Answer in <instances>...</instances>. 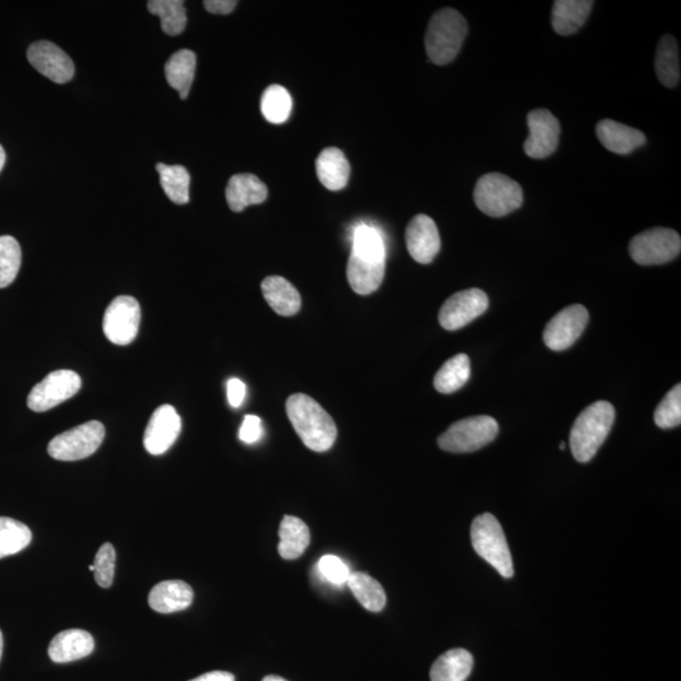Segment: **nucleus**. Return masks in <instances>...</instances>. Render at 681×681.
<instances>
[{
  "label": "nucleus",
  "instance_id": "30",
  "mask_svg": "<svg viewBox=\"0 0 681 681\" xmlns=\"http://www.w3.org/2000/svg\"><path fill=\"white\" fill-rule=\"evenodd\" d=\"M347 586L354 593L356 600L370 612H380L386 605V594L383 586L369 574L351 573Z\"/></svg>",
  "mask_w": 681,
  "mask_h": 681
},
{
  "label": "nucleus",
  "instance_id": "31",
  "mask_svg": "<svg viewBox=\"0 0 681 681\" xmlns=\"http://www.w3.org/2000/svg\"><path fill=\"white\" fill-rule=\"evenodd\" d=\"M156 169L161 177L163 191L169 200L177 205L188 204L191 177L187 169L183 166H168L163 163H158Z\"/></svg>",
  "mask_w": 681,
  "mask_h": 681
},
{
  "label": "nucleus",
  "instance_id": "21",
  "mask_svg": "<svg viewBox=\"0 0 681 681\" xmlns=\"http://www.w3.org/2000/svg\"><path fill=\"white\" fill-rule=\"evenodd\" d=\"M262 292L265 301L275 313L283 317L297 315L302 306L301 294L291 282L278 275L263 280Z\"/></svg>",
  "mask_w": 681,
  "mask_h": 681
},
{
  "label": "nucleus",
  "instance_id": "17",
  "mask_svg": "<svg viewBox=\"0 0 681 681\" xmlns=\"http://www.w3.org/2000/svg\"><path fill=\"white\" fill-rule=\"evenodd\" d=\"M95 649L94 637L84 630H66L53 637L48 656L57 664L71 663L86 658Z\"/></svg>",
  "mask_w": 681,
  "mask_h": 681
},
{
  "label": "nucleus",
  "instance_id": "3",
  "mask_svg": "<svg viewBox=\"0 0 681 681\" xmlns=\"http://www.w3.org/2000/svg\"><path fill=\"white\" fill-rule=\"evenodd\" d=\"M467 32L466 19L456 9L444 8L434 14L425 33L429 60L438 66L452 62L460 53Z\"/></svg>",
  "mask_w": 681,
  "mask_h": 681
},
{
  "label": "nucleus",
  "instance_id": "48",
  "mask_svg": "<svg viewBox=\"0 0 681 681\" xmlns=\"http://www.w3.org/2000/svg\"><path fill=\"white\" fill-rule=\"evenodd\" d=\"M564 448H565V443L564 442L560 443V449H564Z\"/></svg>",
  "mask_w": 681,
  "mask_h": 681
},
{
  "label": "nucleus",
  "instance_id": "12",
  "mask_svg": "<svg viewBox=\"0 0 681 681\" xmlns=\"http://www.w3.org/2000/svg\"><path fill=\"white\" fill-rule=\"evenodd\" d=\"M589 315L586 307L573 304L562 309L544 330V344L553 351L569 349L586 330Z\"/></svg>",
  "mask_w": 681,
  "mask_h": 681
},
{
  "label": "nucleus",
  "instance_id": "4",
  "mask_svg": "<svg viewBox=\"0 0 681 681\" xmlns=\"http://www.w3.org/2000/svg\"><path fill=\"white\" fill-rule=\"evenodd\" d=\"M473 549L502 577L514 576L513 558L499 520L489 513L477 516L471 528Z\"/></svg>",
  "mask_w": 681,
  "mask_h": 681
},
{
  "label": "nucleus",
  "instance_id": "23",
  "mask_svg": "<svg viewBox=\"0 0 681 681\" xmlns=\"http://www.w3.org/2000/svg\"><path fill=\"white\" fill-rule=\"evenodd\" d=\"M318 180L331 191H340L350 180L351 167L341 149H323L316 161Z\"/></svg>",
  "mask_w": 681,
  "mask_h": 681
},
{
  "label": "nucleus",
  "instance_id": "34",
  "mask_svg": "<svg viewBox=\"0 0 681 681\" xmlns=\"http://www.w3.org/2000/svg\"><path fill=\"white\" fill-rule=\"evenodd\" d=\"M293 108V100L291 94L287 89L280 85H270L264 91L262 101H260V109L264 118L272 124L286 123L291 117Z\"/></svg>",
  "mask_w": 681,
  "mask_h": 681
},
{
  "label": "nucleus",
  "instance_id": "19",
  "mask_svg": "<svg viewBox=\"0 0 681 681\" xmlns=\"http://www.w3.org/2000/svg\"><path fill=\"white\" fill-rule=\"evenodd\" d=\"M596 133L603 147L617 154H630L646 142L645 134L640 130L611 119L598 123Z\"/></svg>",
  "mask_w": 681,
  "mask_h": 681
},
{
  "label": "nucleus",
  "instance_id": "33",
  "mask_svg": "<svg viewBox=\"0 0 681 681\" xmlns=\"http://www.w3.org/2000/svg\"><path fill=\"white\" fill-rule=\"evenodd\" d=\"M351 254L361 258L385 262L386 251L383 236L376 227L361 224L352 234Z\"/></svg>",
  "mask_w": 681,
  "mask_h": 681
},
{
  "label": "nucleus",
  "instance_id": "37",
  "mask_svg": "<svg viewBox=\"0 0 681 681\" xmlns=\"http://www.w3.org/2000/svg\"><path fill=\"white\" fill-rule=\"evenodd\" d=\"M655 424L661 429L679 427L681 423V385L674 386L656 408Z\"/></svg>",
  "mask_w": 681,
  "mask_h": 681
},
{
  "label": "nucleus",
  "instance_id": "2",
  "mask_svg": "<svg viewBox=\"0 0 681 681\" xmlns=\"http://www.w3.org/2000/svg\"><path fill=\"white\" fill-rule=\"evenodd\" d=\"M615 408L611 403L596 402L584 409L571 432V449L578 462L592 460L610 434L615 422Z\"/></svg>",
  "mask_w": 681,
  "mask_h": 681
},
{
  "label": "nucleus",
  "instance_id": "6",
  "mask_svg": "<svg viewBox=\"0 0 681 681\" xmlns=\"http://www.w3.org/2000/svg\"><path fill=\"white\" fill-rule=\"evenodd\" d=\"M499 433V424L487 415H478L451 425L438 438V446L451 453H470L494 441Z\"/></svg>",
  "mask_w": 681,
  "mask_h": 681
},
{
  "label": "nucleus",
  "instance_id": "25",
  "mask_svg": "<svg viewBox=\"0 0 681 681\" xmlns=\"http://www.w3.org/2000/svg\"><path fill=\"white\" fill-rule=\"evenodd\" d=\"M279 538L278 552L280 557L287 560L301 557L311 543L308 526L296 516H284L280 523Z\"/></svg>",
  "mask_w": 681,
  "mask_h": 681
},
{
  "label": "nucleus",
  "instance_id": "28",
  "mask_svg": "<svg viewBox=\"0 0 681 681\" xmlns=\"http://www.w3.org/2000/svg\"><path fill=\"white\" fill-rule=\"evenodd\" d=\"M655 71L661 84L675 88L680 82L679 47L671 35L661 38L656 50Z\"/></svg>",
  "mask_w": 681,
  "mask_h": 681
},
{
  "label": "nucleus",
  "instance_id": "35",
  "mask_svg": "<svg viewBox=\"0 0 681 681\" xmlns=\"http://www.w3.org/2000/svg\"><path fill=\"white\" fill-rule=\"evenodd\" d=\"M32 542L27 525L11 518H0V559L22 552Z\"/></svg>",
  "mask_w": 681,
  "mask_h": 681
},
{
  "label": "nucleus",
  "instance_id": "22",
  "mask_svg": "<svg viewBox=\"0 0 681 681\" xmlns=\"http://www.w3.org/2000/svg\"><path fill=\"white\" fill-rule=\"evenodd\" d=\"M193 591L190 584L182 581L158 583L149 593L148 603L158 613H173L186 610L192 605Z\"/></svg>",
  "mask_w": 681,
  "mask_h": 681
},
{
  "label": "nucleus",
  "instance_id": "45",
  "mask_svg": "<svg viewBox=\"0 0 681 681\" xmlns=\"http://www.w3.org/2000/svg\"><path fill=\"white\" fill-rule=\"evenodd\" d=\"M262 681H288V680L280 678V676L277 675H268L265 676V678Z\"/></svg>",
  "mask_w": 681,
  "mask_h": 681
},
{
  "label": "nucleus",
  "instance_id": "9",
  "mask_svg": "<svg viewBox=\"0 0 681 681\" xmlns=\"http://www.w3.org/2000/svg\"><path fill=\"white\" fill-rule=\"evenodd\" d=\"M81 389V378L72 370H57L48 374L28 395V408L45 413L72 398Z\"/></svg>",
  "mask_w": 681,
  "mask_h": 681
},
{
  "label": "nucleus",
  "instance_id": "39",
  "mask_svg": "<svg viewBox=\"0 0 681 681\" xmlns=\"http://www.w3.org/2000/svg\"><path fill=\"white\" fill-rule=\"evenodd\" d=\"M318 571L327 582L335 584V586H345L351 576L349 567L344 560L336 557V555H325L318 562Z\"/></svg>",
  "mask_w": 681,
  "mask_h": 681
},
{
  "label": "nucleus",
  "instance_id": "29",
  "mask_svg": "<svg viewBox=\"0 0 681 681\" xmlns=\"http://www.w3.org/2000/svg\"><path fill=\"white\" fill-rule=\"evenodd\" d=\"M471 376L470 357L458 354L449 359L434 376V388L442 394L456 393Z\"/></svg>",
  "mask_w": 681,
  "mask_h": 681
},
{
  "label": "nucleus",
  "instance_id": "44",
  "mask_svg": "<svg viewBox=\"0 0 681 681\" xmlns=\"http://www.w3.org/2000/svg\"><path fill=\"white\" fill-rule=\"evenodd\" d=\"M4 164H6V152H4L3 147L0 146V172H2Z\"/></svg>",
  "mask_w": 681,
  "mask_h": 681
},
{
  "label": "nucleus",
  "instance_id": "11",
  "mask_svg": "<svg viewBox=\"0 0 681 681\" xmlns=\"http://www.w3.org/2000/svg\"><path fill=\"white\" fill-rule=\"evenodd\" d=\"M489 308V297L478 288L466 289L453 294L439 311V323L447 331L461 330L462 327L484 315Z\"/></svg>",
  "mask_w": 681,
  "mask_h": 681
},
{
  "label": "nucleus",
  "instance_id": "13",
  "mask_svg": "<svg viewBox=\"0 0 681 681\" xmlns=\"http://www.w3.org/2000/svg\"><path fill=\"white\" fill-rule=\"evenodd\" d=\"M529 137L524 151L530 158L544 159L557 151L560 135L559 120L547 109H535L528 115Z\"/></svg>",
  "mask_w": 681,
  "mask_h": 681
},
{
  "label": "nucleus",
  "instance_id": "16",
  "mask_svg": "<svg viewBox=\"0 0 681 681\" xmlns=\"http://www.w3.org/2000/svg\"><path fill=\"white\" fill-rule=\"evenodd\" d=\"M405 240L410 257L420 264L432 263L441 250L438 227L427 215H417L409 222Z\"/></svg>",
  "mask_w": 681,
  "mask_h": 681
},
{
  "label": "nucleus",
  "instance_id": "8",
  "mask_svg": "<svg viewBox=\"0 0 681 681\" xmlns=\"http://www.w3.org/2000/svg\"><path fill=\"white\" fill-rule=\"evenodd\" d=\"M681 239L676 231L654 227L636 235L630 243V255L640 265H660L671 262L680 254Z\"/></svg>",
  "mask_w": 681,
  "mask_h": 681
},
{
  "label": "nucleus",
  "instance_id": "1",
  "mask_svg": "<svg viewBox=\"0 0 681 681\" xmlns=\"http://www.w3.org/2000/svg\"><path fill=\"white\" fill-rule=\"evenodd\" d=\"M286 410L304 446L315 452H326L333 447L337 425L315 399L306 394H293L287 400Z\"/></svg>",
  "mask_w": 681,
  "mask_h": 681
},
{
  "label": "nucleus",
  "instance_id": "41",
  "mask_svg": "<svg viewBox=\"0 0 681 681\" xmlns=\"http://www.w3.org/2000/svg\"><path fill=\"white\" fill-rule=\"evenodd\" d=\"M246 396V386L239 379H230L227 383V400L233 408H240Z\"/></svg>",
  "mask_w": 681,
  "mask_h": 681
},
{
  "label": "nucleus",
  "instance_id": "24",
  "mask_svg": "<svg viewBox=\"0 0 681 681\" xmlns=\"http://www.w3.org/2000/svg\"><path fill=\"white\" fill-rule=\"evenodd\" d=\"M589 0H557L552 11L553 30L560 36H571L586 23L593 8Z\"/></svg>",
  "mask_w": 681,
  "mask_h": 681
},
{
  "label": "nucleus",
  "instance_id": "46",
  "mask_svg": "<svg viewBox=\"0 0 681 681\" xmlns=\"http://www.w3.org/2000/svg\"><path fill=\"white\" fill-rule=\"evenodd\" d=\"M3 646H4L3 635H2V631H0V659H2Z\"/></svg>",
  "mask_w": 681,
  "mask_h": 681
},
{
  "label": "nucleus",
  "instance_id": "10",
  "mask_svg": "<svg viewBox=\"0 0 681 681\" xmlns=\"http://www.w3.org/2000/svg\"><path fill=\"white\" fill-rule=\"evenodd\" d=\"M140 318L142 312L137 299L129 296L117 297L106 308L103 321L104 335L114 345L132 344L138 336Z\"/></svg>",
  "mask_w": 681,
  "mask_h": 681
},
{
  "label": "nucleus",
  "instance_id": "26",
  "mask_svg": "<svg viewBox=\"0 0 681 681\" xmlns=\"http://www.w3.org/2000/svg\"><path fill=\"white\" fill-rule=\"evenodd\" d=\"M473 668V658L465 649H453L439 656L431 669L432 681H465Z\"/></svg>",
  "mask_w": 681,
  "mask_h": 681
},
{
  "label": "nucleus",
  "instance_id": "18",
  "mask_svg": "<svg viewBox=\"0 0 681 681\" xmlns=\"http://www.w3.org/2000/svg\"><path fill=\"white\" fill-rule=\"evenodd\" d=\"M268 197V187L260 178L249 173L230 178L226 187V201L234 212H241L251 205L263 204Z\"/></svg>",
  "mask_w": 681,
  "mask_h": 681
},
{
  "label": "nucleus",
  "instance_id": "15",
  "mask_svg": "<svg viewBox=\"0 0 681 681\" xmlns=\"http://www.w3.org/2000/svg\"><path fill=\"white\" fill-rule=\"evenodd\" d=\"M28 61L47 79L56 84H66L75 74L74 62L55 43L40 41L28 48Z\"/></svg>",
  "mask_w": 681,
  "mask_h": 681
},
{
  "label": "nucleus",
  "instance_id": "32",
  "mask_svg": "<svg viewBox=\"0 0 681 681\" xmlns=\"http://www.w3.org/2000/svg\"><path fill=\"white\" fill-rule=\"evenodd\" d=\"M148 11L161 18L162 30L168 36L181 35L187 26L185 2L182 0H151Z\"/></svg>",
  "mask_w": 681,
  "mask_h": 681
},
{
  "label": "nucleus",
  "instance_id": "42",
  "mask_svg": "<svg viewBox=\"0 0 681 681\" xmlns=\"http://www.w3.org/2000/svg\"><path fill=\"white\" fill-rule=\"evenodd\" d=\"M204 6L207 12L226 16V14L234 11L236 6H238V2H235V0H206Z\"/></svg>",
  "mask_w": 681,
  "mask_h": 681
},
{
  "label": "nucleus",
  "instance_id": "5",
  "mask_svg": "<svg viewBox=\"0 0 681 681\" xmlns=\"http://www.w3.org/2000/svg\"><path fill=\"white\" fill-rule=\"evenodd\" d=\"M473 198L485 215L504 217L523 205L524 193L519 183L510 177L489 173L477 181Z\"/></svg>",
  "mask_w": 681,
  "mask_h": 681
},
{
  "label": "nucleus",
  "instance_id": "40",
  "mask_svg": "<svg viewBox=\"0 0 681 681\" xmlns=\"http://www.w3.org/2000/svg\"><path fill=\"white\" fill-rule=\"evenodd\" d=\"M262 437V419L257 417V415H246L239 431L240 441L246 444H254L259 442Z\"/></svg>",
  "mask_w": 681,
  "mask_h": 681
},
{
  "label": "nucleus",
  "instance_id": "47",
  "mask_svg": "<svg viewBox=\"0 0 681 681\" xmlns=\"http://www.w3.org/2000/svg\"><path fill=\"white\" fill-rule=\"evenodd\" d=\"M89 569H90L91 572H95L94 564H93V565H90Z\"/></svg>",
  "mask_w": 681,
  "mask_h": 681
},
{
  "label": "nucleus",
  "instance_id": "14",
  "mask_svg": "<svg viewBox=\"0 0 681 681\" xmlns=\"http://www.w3.org/2000/svg\"><path fill=\"white\" fill-rule=\"evenodd\" d=\"M182 422L180 414L172 405H162L154 410L144 433V448L153 456H161L175 444L180 436Z\"/></svg>",
  "mask_w": 681,
  "mask_h": 681
},
{
  "label": "nucleus",
  "instance_id": "27",
  "mask_svg": "<svg viewBox=\"0 0 681 681\" xmlns=\"http://www.w3.org/2000/svg\"><path fill=\"white\" fill-rule=\"evenodd\" d=\"M196 72V55L190 50H181L172 55L166 64V79L173 89L180 93L181 99L190 94Z\"/></svg>",
  "mask_w": 681,
  "mask_h": 681
},
{
  "label": "nucleus",
  "instance_id": "38",
  "mask_svg": "<svg viewBox=\"0 0 681 681\" xmlns=\"http://www.w3.org/2000/svg\"><path fill=\"white\" fill-rule=\"evenodd\" d=\"M115 560H117V553H115L113 545L110 543L101 545L94 562L95 581L100 587L109 588L113 584Z\"/></svg>",
  "mask_w": 681,
  "mask_h": 681
},
{
  "label": "nucleus",
  "instance_id": "36",
  "mask_svg": "<svg viewBox=\"0 0 681 681\" xmlns=\"http://www.w3.org/2000/svg\"><path fill=\"white\" fill-rule=\"evenodd\" d=\"M22 263L21 245L12 236H0V288L16 280Z\"/></svg>",
  "mask_w": 681,
  "mask_h": 681
},
{
  "label": "nucleus",
  "instance_id": "7",
  "mask_svg": "<svg viewBox=\"0 0 681 681\" xmlns=\"http://www.w3.org/2000/svg\"><path fill=\"white\" fill-rule=\"evenodd\" d=\"M105 438V427L98 420L59 434L48 444V454L57 461L74 462L93 456Z\"/></svg>",
  "mask_w": 681,
  "mask_h": 681
},
{
  "label": "nucleus",
  "instance_id": "20",
  "mask_svg": "<svg viewBox=\"0 0 681 681\" xmlns=\"http://www.w3.org/2000/svg\"><path fill=\"white\" fill-rule=\"evenodd\" d=\"M385 277V262L361 258L350 254L347 263V280L354 292L360 296L378 291Z\"/></svg>",
  "mask_w": 681,
  "mask_h": 681
},
{
  "label": "nucleus",
  "instance_id": "43",
  "mask_svg": "<svg viewBox=\"0 0 681 681\" xmlns=\"http://www.w3.org/2000/svg\"><path fill=\"white\" fill-rule=\"evenodd\" d=\"M190 681H235V676L227 671H211Z\"/></svg>",
  "mask_w": 681,
  "mask_h": 681
}]
</instances>
